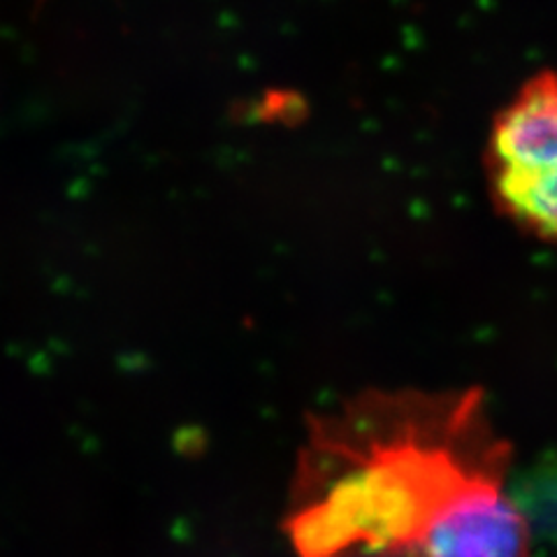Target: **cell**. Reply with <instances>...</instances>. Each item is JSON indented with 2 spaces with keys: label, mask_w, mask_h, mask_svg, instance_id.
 Returning a JSON list of instances; mask_svg holds the SVG:
<instances>
[{
  "label": "cell",
  "mask_w": 557,
  "mask_h": 557,
  "mask_svg": "<svg viewBox=\"0 0 557 557\" xmlns=\"http://www.w3.org/2000/svg\"><path fill=\"white\" fill-rule=\"evenodd\" d=\"M509 465L479 388L362 393L311 418L284 530L300 557H425L446 522L507 495Z\"/></svg>",
  "instance_id": "obj_1"
},
{
  "label": "cell",
  "mask_w": 557,
  "mask_h": 557,
  "mask_svg": "<svg viewBox=\"0 0 557 557\" xmlns=\"http://www.w3.org/2000/svg\"><path fill=\"white\" fill-rule=\"evenodd\" d=\"M485 174L504 216L557 242V70L532 77L497 114Z\"/></svg>",
  "instance_id": "obj_2"
}]
</instances>
